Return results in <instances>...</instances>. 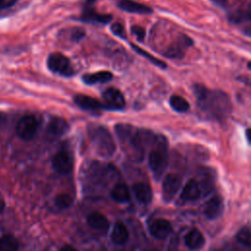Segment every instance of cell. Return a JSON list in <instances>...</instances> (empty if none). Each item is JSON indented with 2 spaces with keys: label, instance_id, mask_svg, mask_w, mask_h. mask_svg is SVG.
Here are the masks:
<instances>
[{
  "label": "cell",
  "instance_id": "cell-1",
  "mask_svg": "<svg viewBox=\"0 0 251 251\" xmlns=\"http://www.w3.org/2000/svg\"><path fill=\"white\" fill-rule=\"evenodd\" d=\"M193 92L201 112L209 119L219 122L227 119L231 104L228 96L222 90H211L201 84H195Z\"/></svg>",
  "mask_w": 251,
  "mask_h": 251
},
{
  "label": "cell",
  "instance_id": "cell-2",
  "mask_svg": "<svg viewBox=\"0 0 251 251\" xmlns=\"http://www.w3.org/2000/svg\"><path fill=\"white\" fill-rule=\"evenodd\" d=\"M120 144L129 159L140 162L144 157V141L148 139L151 132L141 130L128 124H118L115 126Z\"/></svg>",
  "mask_w": 251,
  "mask_h": 251
},
{
  "label": "cell",
  "instance_id": "cell-3",
  "mask_svg": "<svg viewBox=\"0 0 251 251\" xmlns=\"http://www.w3.org/2000/svg\"><path fill=\"white\" fill-rule=\"evenodd\" d=\"M88 134L95 152L104 158L113 156L116 151V144L109 130L102 126H91Z\"/></svg>",
  "mask_w": 251,
  "mask_h": 251
},
{
  "label": "cell",
  "instance_id": "cell-4",
  "mask_svg": "<svg viewBox=\"0 0 251 251\" xmlns=\"http://www.w3.org/2000/svg\"><path fill=\"white\" fill-rule=\"evenodd\" d=\"M149 168L156 179H160L168 166L167 143L164 136H155L154 145L148 156Z\"/></svg>",
  "mask_w": 251,
  "mask_h": 251
},
{
  "label": "cell",
  "instance_id": "cell-5",
  "mask_svg": "<svg viewBox=\"0 0 251 251\" xmlns=\"http://www.w3.org/2000/svg\"><path fill=\"white\" fill-rule=\"evenodd\" d=\"M48 69L58 75L70 76L74 75V71L70 60L61 53H52L47 58Z\"/></svg>",
  "mask_w": 251,
  "mask_h": 251
},
{
  "label": "cell",
  "instance_id": "cell-6",
  "mask_svg": "<svg viewBox=\"0 0 251 251\" xmlns=\"http://www.w3.org/2000/svg\"><path fill=\"white\" fill-rule=\"evenodd\" d=\"M38 129V121L32 115H26L21 118L16 126V132L18 136L25 141H28L34 137Z\"/></svg>",
  "mask_w": 251,
  "mask_h": 251
},
{
  "label": "cell",
  "instance_id": "cell-7",
  "mask_svg": "<svg viewBox=\"0 0 251 251\" xmlns=\"http://www.w3.org/2000/svg\"><path fill=\"white\" fill-rule=\"evenodd\" d=\"M102 98H103V105L105 110H111V111H118L125 108L126 102L123 93L114 87L106 88L102 92Z\"/></svg>",
  "mask_w": 251,
  "mask_h": 251
},
{
  "label": "cell",
  "instance_id": "cell-8",
  "mask_svg": "<svg viewBox=\"0 0 251 251\" xmlns=\"http://www.w3.org/2000/svg\"><path fill=\"white\" fill-rule=\"evenodd\" d=\"M52 167L54 171L60 175L69 174L74 167V159L72 154L66 149L60 150L52 159Z\"/></svg>",
  "mask_w": 251,
  "mask_h": 251
},
{
  "label": "cell",
  "instance_id": "cell-9",
  "mask_svg": "<svg viewBox=\"0 0 251 251\" xmlns=\"http://www.w3.org/2000/svg\"><path fill=\"white\" fill-rule=\"evenodd\" d=\"M181 185V177L176 174H168L162 183V190H163V198L167 202H170Z\"/></svg>",
  "mask_w": 251,
  "mask_h": 251
},
{
  "label": "cell",
  "instance_id": "cell-10",
  "mask_svg": "<svg viewBox=\"0 0 251 251\" xmlns=\"http://www.w3.org/2000/svg\"><path fill=\"white\" fill-rule=\"evenodd\" d=\"M94 2H95V0H86L85 7L83 9V12H82L81 16L79 17V20L82 21V22H86V23L108 24L111 21L112 16L97 13L92 7Z\"/></svg>",
  "mask_w": 251,
  "mask_h": 251
},
{
  "label": "cell",
  "instance_id": "cell-11",
  "mask_svg": "<svg viewBox=\"0 0 251 251\" xmlns=\"http://www.w3.org/2000/svg\"><path fill=\"white\" fill-rule=\"evenodd\" d=\"M172 229V224L168 220L163 218L154 220L149 226V231L151 235L157 239H165L168 235H170Z\"/></svg>",
  "mask_w": 251,
  "mask_h": 251
},
{
  "label": "cell",
  "instance_id": "cell-12",
  "mask_svg": "<svg viewBox=\"0 0 251 251\" xmlns=\"http://www.w3.org/2000/svg\"><path fill=\"white\" fill-rule=\"evenodd\" d=\"M224 210V203L219 195L211 197L205 204L203 209L204 216L209 220L217 219Z\"/></svg>",
  "mask_w": 251,
  "mask_h": 251
},
{
  "label": "cell",
  "instance_id": "cell-13",
  "mask_svg": "<svg viewBox=\"0 0 251 251\" xmlns=\"http://www.w3.org/2000/svg\"><path fill=\"white\" fill-rule=\"evenodd\" d=\"M75 103L82 110L85 111H91V112H97L99 110L104 109V105L99 100L84 95V94H77L74 97Z\"/></svg>",
  "mask_w": 251,
  "mask_h": 251
},
{
  "label": "cell",
  "instance_id": "cell-14",
  "mask_svg": "<svg viewBox=\"0 0 251 251\" xmlns=\"http://www.w3.org/2000/svg\"><path fill=\"white\" fill-rule=\"evenodd\" d=\"M201 193L202 191L200 189L199 182L196 179L191 178L183 186L180 193V198L184 201H194L200 198Z\"/></svg>",
  "mask_w": 251,
  "mask_h": 251
},
{
  "label": "cell",
  "instance_id": "cell-15",
  "mask_svg": "<svg viewBox=\"0 0 251 251\" xmlns=\"http://www.w3.org/2000/svg\"><path fill=\"white\" fill-rule=\"evenodd\" d=\"M117 5L120 9L128 13H134V14H140V15L152 13V9L150 7L133 0H119Z\"/></svg>",
  "mask_w": 251,
  "mask_h": 251
},
{
  "label": "cell",
  "instance_id": "cell-16",
  "mask_svg": "<svg viewBox=\"0 0 251 251\" xmlns=\"http://www.w3.org/2000/svg\"><path fill=\"white\" fill-rule=\"evenodd\" d=\"M132 191L135 198L142 204H149L153 198L151 187L144 182H136L132 185Z\"/></svg>",
  "mask_w": 251,
  "mask_h": 251
},
{
  "label": "cell",
  "instance_id": "cell-17",
  "mask_svg": "<svg viewBox=\"0 0 251 251\" xmlns=\"http://www.w3.org/2000/svg\"><path fill=\"white\" fill-rule=\"evenodd\" d=\"M68 130H69V124L67 123L66 120L59 117L52 118L47 125V131L49 134L53 136L64 135Z\"/></svg>",
  "mask_w": 251,
  "mask_h": 251
},
{
  "label": "cell",
  "instance_id": "cell-18",
  "mask_svg": "<svg viewBox=\"0 0 251 251\" xmlns=\"http://www.w3.org/2000/svg\"><path fill=\"white\" fill-rule=\"evenodd\" d=\"M184 243L189 249L197 250L204 245L205 238L200 230L197 228H192L184 236Z\"/></svg>",
  "mask_w": 251,
  "mask_h": 251
},
{
  "label": "cell",
  "instance_id": "cell-19",
  "mask_svg": "<svg viewBox=\"0 0 251 251\" xmlns=\"http://www.w3.org/2000/svg\"><path fill=\"white\" fill-rule=\"evenodd\" d=\"M113 78V75L108 71H100L92 74H85L82 75L81 79L85 84L92 85L96 83H105Z\"/></svg>",
  "mask_w": 251,
  "mask_h": 251
},
{
  "label": "cell",
  "instance_id": "cell-20",
  "mask_svg": "<svg viewBox=\"0 0 251 251\" xmlns=\"http://www.w3.org/2000/svg\"><path fill=\"white\" fill-rule=\"evenodd\" d=\"M87 224L93 229L99 231H107L109 228L108 219L99 212H93L87 217Z\"/></svg>",
  "mask_w": 251,
  "mask_h": 251
},
{
  "label": "cell",
  "instance_id": "cell-21",
  "mask_svg": "<svg viewBox=\"0 0 251 251\" xmlns=\"http://www.w3.org/2000/svg\"><path fill=\"white\" fill-rule=\"evenodd\" d=\"M128 236H129L128 229L125 224H123L122 222H118L114 225L111 232V238L115 244H118V245L125 244L127 241Z\"/></svg>",
  "mask_w": 251,
  "mask_h": 251
},
{
  "label": "cell",
  "instance_id": "cell-22",
  "mask_svg": "<svg viewBox=\"0 0 251 251\" xmlns=\"http://www.w3.org/2000/svg\"><path fill=\"white\" fill-rule=\"evenodd\" d=\"M111 196L116 202L119 203H124L130 199L129 190L125 183H117L111 191Z\"/></svg>",
  "mask_w": 251,
  "mask_h": 251
},
{
  "label": "cell",
  "instance_id": "cell-23",
  "mask_svg": "<svg viewBox=\"0 0 251 251\" xmlns=\"http://www.w3.org/2000/svg\"><path fill=\"white\" fill-rule=\"evenodd\" d=\"M19 246L18 239L11 234H5L0 237V251H18Z\"/></svg>",
  "mask_w": 251,
  "mask_h": 251
},
{
  "label": "cell",
  "instance_id": "cell-24",
  "mask_svg": "<svg viewBox=\"0 0 251 251\" xmlns=\"http://www.w3.org/2000/svg\"><path fill=\"white\" fill-rule=\"evenodd\" d=\"M170 105L177 113H185L189 110V103L179 95H173L170 98Z\"/></svg>",
  "mask_w": 251,
  "mask_h": 251
},
{
  "label": "cell",
  "instance_id": "cell-25",
  "mask_svg": "<svg viewBox=\"0 0 251 251\" xmlns=\"http://www.w3.org/2000/svg\"><path fill=\"white\" fill-rule=\"evenodd\" d=\"M129 45H130V47H131L137 54H139L140 56L146 58V59H147L148 61H150V63H152L153 65H155V66H157V67H159V68H162V69H165V68H166L167 65H166V63L163 62L162 60L157 59V58L154 57L152 54H150L149 52L145 51L144 49H142L141 47H139V46H137V45H135V44L129 43Z\"/></svg>",
  "mask_w": 251,
  "mask_h": 251
},
{
  "label": "cell",
  "instance_id": "cell-26",
  "mask_svg": "<svg viewBox=\"0 0 251 251\" xmlns=\"http://www.w3.org/2000/svg\"><path fill=\"white\" fill-rule=\"evenodd\" d=\"M74 202V198L69 193H60L55 197V204L60 209L69 208Z\"/></svg>",
  "mask_w": 251,
  "mask_h": 251
},
{
  "label": "cell",
  "instance_id": "cell-27",
  "mask_svg": "<svg viewBox=\"0 0 251 251\" xmlns=\"http://www.w3.org/2000/svg\"><path fill=\"white\" fill-rule=\"evenodd\" d=\"M236 239L243 244L246 247L250 246L251 243V235H250V230L248 227H242L236 234Z\"/></svg>",
  "mask_w": 251,
  "mask_h": 251
},
{
  "label": "cell",
  "instance_id": "cell-28",
  "mask_svg": "<svg viewBox=\"0 0 251 251\" xmlns=\"http://www.w3.org/2000/svg\"><path fill=\"white\" fill-rule=\"evenodd\" d=\"M250 19V13H249V11H247V12H234V13H232L231 15H229V17H228V19H229V21L230 22H232V23H235V24H238V23H240V22H242V20H244V19Z\"/></svg>",
  "mask_w": 251,
  "mask_h": 251
},
{
  "label": "cell",
  "instance_id": "cell-29",
  "mask_svg": "<svg viewBox=\"0 0 251 251\" xmlns=\"http://www.w3.org/2000/svg\"><path fill=\"white\" fill-rule=\"evenodd\" d=\"M111 30L112 32L121 37V38H124L126 39V31H125V27L124 25L121 24V23H114L112 25H111Z\"/></svg>",
  "mask_w": 251,
  "mask_h": 251
},
{
  "label": "cell",
  "instance_id": "cell-30",
  "mask_svg": "<svg viewBox=\"0 0 251 251\" xmlns=\"http://www.w3.org/2000/svg\"><path fill=\"white\" fill-rule=\"evenodd\" d=\"M131 32L136 37V39L138 41H143L144 37L146 35L144 27H142L140 25H132L131 26Z\"/></svg>",
  "mask_w": 251,
  "mask_h": 251
},
{
  "label": "cell",
  "instance_id": "cell-31",
  "mask_svg": "<svg viewBox=\"0 0 251 251\" xmlns=\"http://www.w3.org/2000/svg\"><path fill=\"white\" fill-rule=\"evenodd\" d=\"M85 35V31L82 28H75L72 32V38L75 41H79Z\"/></svg>",
  "mask_w": 251,
  "mask_h": 251
},
{
  "label": "cell",
  "instance_id": "cell-32",
  "mask_svg": "<svg viewBox=\"0 0 251 251\" xmlns=\"http://www.w3.org/2000/svg\"><path fill=\"white\" fill-rule=\"evenodd\" d=\"M60 251H76V249H75L73 246H71V245H64L61 249H60Z\"/></svg>",
  "mask_w": 251,
  "mask_h": 251
},
{
  "label": "cell",
  "instance_id": "cell-33",
  "mask_svg": "<svg viewBox=\"0 0 251 251\" xmlns=\"http://www.w3.org/2000/svg\"><path fill=\"white\" fill-rule=\"evenodd\" d=\"M246 138H247V140L249 142L250 141V128L246 129Z\"/></svg>",
  "mask_w": 251,
  "mask_h": 251
},
{
  "label": "cell",
  "instance_id": "cell-34",
  "mask_svg": "<svg viewBox=\"0 0 251 251\" xmlns=\"http://www.w3.org/2000/svg\"><path fill=\"white\" fill-rule=\"evenodd\" d=\"M144 251H156V250H144Z\"/></svg>",
  "mask_w": 251,
  "mask_h": 251
},
{
  "label": "cell",
  "instance_id": "cell-35",
  "mask_svg": "<svg viewBox=\"0 0 251 251\" xmlns=\"http://www.w3.org/2000/svg\"><path fill=\"white\" fill-rule=\"evenodd\" d=\"M3 1H4V0H0V3H2V2H3Z\"/></svg>",
  "mask_w": 251,
  "mask_h": 251
}]
</instances>
